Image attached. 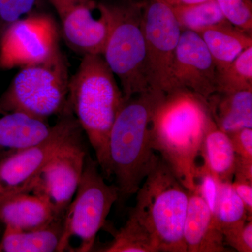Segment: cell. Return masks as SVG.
I'll return each instance as SVG.
<instances>
[{
	"label": "cell",
	"mask_w": 252,
	"mask_h": 252,
	"mask_svg": "<svg viewBox=\"0 0 252 252\" xmlns=\"http://www.w3.org/2000/svg\"><path fill=\"white\" fill-rule=\"evenodd\" d=\"M212 121L207 101L185 89L165 94L154 113L152 147L189 190L195 188L197 159Z\"/></svg>",
	"instance_id": "obj_1"
},
{
	"label": "cell",
	"mask_w": 252,
	"mask_h": 252,
	"mask_svg": "<svg viewBox=\"0 0 252 252\" xmlns=\"http://www.w3.org/2000/svg\"><path fill=\"white\" fill-rule=\"evenodd\" d=\"M165 93L150 89L124 101L109 134L108 178L114 176L119 203L140 188L159 156L152 147L151 124Z\"/></svg>",
	"instance_id": "obj_2"
},
{
	"label": "cell",
	"mask_w": 252,
	"mask_h": 252,
	"mask_svg": "<svg viewBox=\"0 0 252 252\" xmlns=\"http://www.w3.org/2000/svg\"><path fill=\"white\" fill-rule=\"evenodd\" d=\"M124 101L117 77L102 55L83 56L75 74L69 78L68 104L107 178L109 134Z\"/></svg>",
	"instance_id": "obj_3"
},
{
	"label": "cell",
	"mask_w": 252,
	"mask_h": 252,
	"mask_svg": "<svg viewBox=\"0 0 252 252\" xmlns=\"http://www.w3.org/2000/svg\"><path fill=\"white\" fill-rule=\"evenodd\" d=\"M189 190L159 157L136 193L131 215L149 230L158 252H187L184 227Z\"/></svg>",
	"instance_id": "obj_4"
},
{
	"label": "cell",
	"mask_w": 252,
	"mask_h": 252,
	"mask_svg": "<svg viewBox=\"0 0 252 252\" xmlns=\"http://www.w3.org/2000/svg\"><path fill=\"white\" fill-rule=\"evenodd\" d=\"M104 4L109 31L102 56L119 81L124 100H127L151 89L145 71L144 1L126 0Z\"/></svg>",
	"instance_id": "obj_5"
},
{
	"label": "cell",
	"mask_w": 252,
	"mask_h": 252,
	"mask_svg": "<svg viewBox=\"0 0 252 252\" xmlns=\"http://www.w3.org/2000/svg\"><path fill=\"white\" fill-rule=\"evenodd\" d=\"M69 78L61 51L44 62L20 68L0 99V113L19 111L47 120L69 112Z\"/></svg>",
	"instance_id": "obj_6"
},
{
	"label": "cell",
	"mask_w": 252,
	"mask_h": 252,
	"mask_svg": "<svg viewBox=\"0 0 252 252\" xmlns=\"http://www.w3.org/2000/svg\"><path fill=\"white\" fill-rule=\"evenodd\" d=\"M97 161L88 153L75 197L63 218V230L58 252L69 247L72 237L81 240L77 252H91L114 204L119 200L115 184L108 185Z\"/></svg>",
	"instance_id": "obj_7"
},
{
	"label": "cell",
	"mask_w": 252,
	"mask_h": 252,
	"mask_svg": "<svg viewBox=\"0 0 252 252\" xmlns=\"http://www.w3.org/2000/svg\"><path fill=\"white\" fill-rule=\"evenodd\" d=\"M142 28L149 87L165 94L176 90L174 60L182 31L170 5L162 0L144 1Z\"/></svg>",
	"instance_id": "obj_8"
},
{
	"label": "cell",
	"mask_w": 252,
	"mask_h": 252,
	"mask_svg": "<svg viewBox=\"0 0 252 252\" xmlns=\"http://www.w3.org/2000/svg\"><path fill=\"white\" fill-rule=\"evenodd\" d=\"M83 132L71 111L60 116L52 133L41 143L0 158V196L31 192L41 170L58 151Z\"/></svg>",
	"instance_id": "obj_9"
},
{
	"label": "cell",
	"mask_w": 252,
	"mask_h": 252,
	"mask_svg": "<svg viewBox=\"0 0 252 252\" xmlns=\"http://www.w3.org/2000/svg\"><path fill=\"white\" fill-rule=\"evenodd\" d=\"M60 51L59 31L52 18L31 14L10 25L0 35V69L39 64Z\"/></svg>",
	"instance_id": "obj_10"
},
{
	"label": "cell",
	"mask_w": 252,
	"mask_h": 252,
	"mask_svg": "<svg viewBox=\"0 0 252 252\" xmlns=\"http://www.w3.org/2000/svg\"><path fill=\"white\" fill-rule=\"evenodd\" d=\"M87 154L81 132L53 156L34 182L32 193L44 198L59 218L77 192Z\"/></svg>",
	"instance_id": "obj_11"
},
{
	"label": "cell",
	"mask_w": 252,
	"mask_h": 252,
	"mask_svg": "<svg viewBox=\"0 0 252 252\" xmlns=\"http://www.w3.org/2000/svg\"><path fill=\"white\" fill-rule=\"evenodd\" d=\"M68 46L82 55H102L109 31L104 3L94 0H49Z\"/></svg>",
	"instance_id": "obj_12"
},
{
	"label": "cell",
	"mask_w": 252,
	"mask_h": 252,
	"mask_svg": "<svg viewBox=\"0 0 252 252\" xmlns=\"http://www.w3.org/2000/svg\"><path fill=\"white\" fill-rule=\"evenodd\" d=\"M217 67L200 34L182 32L175 51L173 78L176 89H185L207 100L217 92Z\"/></svg>",
	"instance_id": "obj_13"
},
{
	"label": "cell",
	"mask_w": 252,
	"mask_h": 252,
	"mask_svg": "<svg viewBox=\"0 0 252 252\" xmlns=\"http://www.w3.org/2000/svg\"><path fill=\"white\" fill-rule=\"evenodd\" d=\"M184 239L187 252H228L220 222L195 190H189Z\"/></svg>",
	"instance_id": "obj_14"
},
{
	"label": "cell",
	"mask_w": 252,
	"mask_h": 252,
	"mask_svg": "<svg viewBox=\"0 0 252 252\" xmlns=\"http://www.w3.org/2000/svg\"><path fill=\"white\" fill-rule=\"evenodd\" d=\"M59 218L44 198L32 192L0 196V221L5 226L26 230L42 228Z\"/></svg>",
	"instance_id": "obj_15"
},
{
	"label": "cell",
	"mask_w": 252,
	"mask_h": 252,
	"mask_svg": "<svg viewBox=\"0 0 252 252\" xmlns=\"http://www.w3.org/2000/svg\"><path fill=\"white\" fill-rule=\"evenodd\" d=\"M2 114L0 149L7 151V154L37 145L52 133L54 126H50L46 119L19 111Z\"/></svg>",
	"instance_id": "obj_16"
},
{
	"label": "cell",
	"mask_w": 252,
	"mask_h": 252,
	"mask_svg": "<svg viewBox=\"0 0 252 252\" xmlns=\"http://www.w3.org/2000/svg\"><path fill=\"white\" fill-rule=\"evenodd\" d=\"M206 101L212 120L225 133L252 127V90L215 92Z\"/></svg>",
	"instance_id": "obj_17"
},
{
	"label": "cell",
	"mask_w": 252,
	"mask_h": 252,
	"mask_svg": "<svg viewBox=\"0 0 252 252\" xmlns=\"http://www.w3.org/2000/svg\"><path fill=\"white\" fill-rule=\"evenodd\" d=\"M199 34L211 54L217 71L224 69L245 50L252 46V34L229 22L208 28Z\"/></svg>",
	"instance_id": "obj_18"
},
{
	"label": "cell",
	"mask_w": 252,
	"mask_h": 252,
	"mask_svg": "<svg viewBox=\"0 0 252 252\" xmlns=\"http://www.w3.org/2000/svg\"><path fill=\"white\" fill-rule=\"evenodd\" d=\"M200 157L204 168L215 179L233 182L236 154L229 136L217 127L213 121L204 137Z\"/></svg>",
	"instance_id": "obj_19"
},
{
	"label": "cell",
	"mask_w": 252,
	"mask_h": 252,
	"mask_svg": "<svg viewBox=\"0 0 252 252\" xmlns=\"http://www.w3.org/2000/svg\"><path fill=\"white\" fill-rule=\"evenodd\" d=\"M63 230V218L36 229L21 230L5 226L0 251L6 252H58Z\"/></svg>",
	"instance_id": "obj_20"
},
{
	"label": "cell",
	"mask_w": 252,
	"mask_h": 252,
	"mask_svg": "<svg viewBox=\"0 0 252 252\" xmlns=\"http://www.w3.org/2000/svg\"><path fill=\"white\" fill-rule=\"evenodd\" d=\"M170 7L182 31H191L199 34L208 28L228 22L216 0Z\"/></svg>",
	"instance_id": "obj_21"
},
{
	"label": "cell",
	"mask_w": 252,
	"mask_h": 252,
	"mask_svg": "<svg viewBox=\"0 0 252 252\" xmlns=\"http://www.w3.org/2000/svg\"><path fill=\"white\" fill-rule=\"evenodd\" d=\"M113 237L114 239L110 244L99 252H158L155 240L149 230L130 214L125 224L116 230Z\"/></svg>",
	"instance_id": "obj_22"
},
{
	"label": "cell",
	"mask_w": 252,
	"mask_h": 252,
	"mask_svg": "<svg viewBox=\"0 0 252 252\" xmlns=\"http://www.w3.org/2000/svg\"><path fill=\"white\" fill-rule=\"evenodd\" d=\"M252 90V46L224 69L217 71V92Z\"/></svg>",
	"instance_id": "obj_23"
},
{
	"label": "cell",
	"mask_w": 252,
	"mask_h": 252,
	"mask_svg": "<svg viewBox=\"0 0 252 252\" xmlns=\"http://www.w3.org/2000/svg\"><path fill=\"white\" fill-rule=\"evenodd\" d=\"M213 213L221 227L252 220L230 182L218 180Z\"/></svg>",
	"instance_id": "obj_24"
},
{
	"label": "cell",
	"mask_w": 252,
	"mask_h": 252,
	"mask_svg": "<svg viewBox=\"0 0 252 252\" xmlns=\"http://www.w3.org/2000/svg\"><path fill=\"white\" fill-rule=\"evenodd\" d=\"M225 19L239 29L252 34L251 0H216Z\"/></svg>",
	"instance_id": "obj_25"
},
{
	"label": "cell",
	"mask_w": 252,
	"mask_h": 252,
	"mask_svg": "<svg viewBox=\"0 0 252 252\" xmlns=\"http://www.w3.org/2000/svg\"><path fill=\"white\" fill-rule=\"evenodd\" d=\"M225 245L239 252H252V220L222 226Z\"/></svg>",
	"instance_id": "obj_26"
},
{
	"label": "cell",
	"mask_w": 252,
	"mask_h": 252,
	"mask_svg": "<svg viewBox=\"0 0 252 252\" xmlns=\"http://www.w3.org/2000/svg\"><path fill=\"white\" fill-rule=\"evenodd\" d=\"M36 0H0V35L8 26L28 15Z\"/></svg>",
	"instance_id": "obj_27"
},
{
	"label": "cell",
	"mask_w": 252,
	"mask_h": 252,
	"mask_svg": "<svg viewBox=\"0 0 252 252\" xmlns=\"http://www.w3.org/2000/svg\"><path fill=\"white\" fill-rule=\"evenodd\" d=\"M235 154L252 160V127H245L228 133Z\"/></svg>",
	"instance_id": "obj_28"
},
{
	"label": "cell",
	"mask_w": 252,
	"mask_h": 252,
	"mask_svg": "<svg viewBox=\"0 0 252 252\" xmlns=\"http://www.w3.org/2000/svg\"><path fill=\"white\" fill-rule=\"evenodd\" d=\"M233 181L252 183V160L236 156Z\"/></svg>",
	"instance_id": "obj_29"
},
{
	"label": "cell",
	"mask_w": 252,
	"mask_h": 252,
	"mask_svg": "<svg viewBox=\"0 0 252 252\" xmlns=\"http://www.w3.org/2000/svg\"><path fill=\"white\" fill-rule=\"evenodd\" d=\"M232 185L243 202L249 216L252 217V183L233 181Z\"/></svg>",
	"instance_id": "obj_30"
},
{
	"label": "cell",
	"mask_w": 252,
	"mask_h": 252,
	"mask_svg": "<svg viewBox=\"0 0 252 252\" xmlns=\"http://www.w3.org/2000/svg\"><path fill=\"white\" fill-rule=\"evenodd\" d=\"M162 1H165L170 6H176L198 4V3L203 2L207 0H162Z\"/></svg>",
	"instance_id": "obj_31"
}]
</instances>
